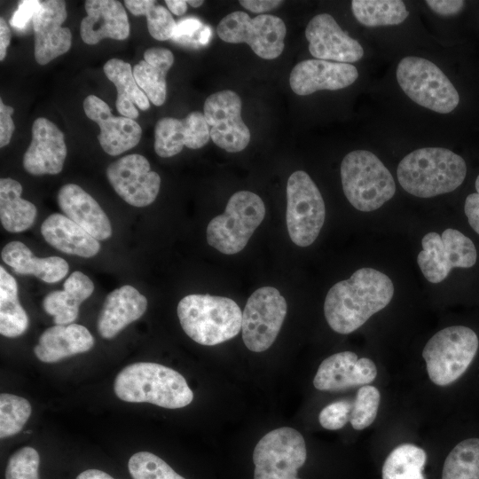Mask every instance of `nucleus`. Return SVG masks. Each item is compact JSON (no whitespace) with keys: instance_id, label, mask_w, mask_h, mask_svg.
<instances>
[{"instance_id":"1","label":"nucleus","mask_w":479,"mask_h":479,"mask_svg":"<svg viewBox=\"0 0 479 479\" xmlns=\"http://www.w3.org/2000/svg\"><path fill=\"white\" fill-rule=\"evenodd\" d=\"M394 294V285L383 272L365 267L349 279L334 284L328 291L324 313L329 326L348 334L384 309Z\"/></svg>"},{"instance_id":"2","label":"nucleus","mask_w":479,"mask_h":479,"mask_svg":"<svg viewBox=\"0 0 479 479\" xmlns=\"http://www.w3.org/2000/svg\"><path fill=\"white\" fill-rule=\"evenodd\" d=\"M397 179L408 193L431 198L457 189L467 175L464 159L443 147H423L404 156L398 164Z\"/></svg>"},{"instance_id":"3","label":"nucleus","mask_w":479,"mask_h":479,"mask_svg":"<svg viewBox=\"0 0 479 479\" xmlns=\"http://www.w3.org/2000/svg\"><path fill=\"white\" fill-rule=\"evenodd\" d=\"M114 392L125 402L149 403L168 409L185 407L193 399V393L182 374L152 362L124 367L115 378Z\"/></svg>"},{"instance_id":"4","label":"nucleus","mask_w":479,"mask_h":479,"mask_svg":"<svg viewBox=\"0 0 479 479\" xmlns=\"http://www.w3.org/2000/svg\"><path fill=\"white\" fill-rule=\"evenodd\" d=\"M177 316L185 333L201 345L220 344L241 329L242 311L228 297L188 294L178 302Z\"/></svg>"},{"instance_id":"5","label":"nucleus","mask_w":479,"mask_h":479,"mask_svg":"<svg viewBox=\"0 0 479 479\" xmlns=\"http://www.w3.org/2000/svg\"><path fill=\"white\" fill-rule=\"evenodd\" d=\"M343 192L357 210L378 209L396 192L395 180L381 161L372 152L349 153L341 164Z\"/></svg>"},{"instance_id":"6","label":"nucleus","mask_w":479,"mask_h":479,"mask_svg":"<svg viewBox=\"0 0 479 479\" xmlns=\"http://www.w3.org/2000/svg\"><path fill=\"white\" fill-rule=\"evenodd\" d=\"M478 346L476 334L467 326H452L435 334L422 351L430 381L438 386L457 381L475 358Z\"/></svg>"},{"instance_id":"7","label":"nucleus","mask_w":479,"mask_h":479,"mask_svg":"<svg viewBox=\"0 0 479 479\" xmlns=\"http://www.w3.org/2000/svg\"><path fill=\"white\" fill-rule=\"evenodd\" d=\"M265 216V206L257 194L249 191L233 193L222 215L207 227L208 243L225 255L240 252Z\"/></svg>"},{"instance_id":"8","label":"nucleus","mask_w":479,"mask_h":479,"mask_svg":"<svg viewBox=\"0 0 479 479\" xmlns=\"http://www.w3.org/2000/svg\"><path fill=\"white\" fill-rule=\"evenodd\" d=\"M403 91L415 103L439 114L453 111L459 95L443 71L428 59L407 56L396 71Z\"/></svg>"},{"instance_id":"9","label":"nucleus","mask_w":479,"mask_h":479,"mask_svg":"<svg viewBox=\"0 0 479 479\" xmlns=\"http://www.w3.org/2000/svg\"><path fill=\"white\" fill-rule=\"evenodd\" d=\"M287 226L291 240L308 247L318 238L325 222L322 195L310 176L297 170L287 184Z\"/></svg>"},{"instance_id":"10","label":"nucleus","mask_w":479,"mask_h":479,"mask_svg":"<svg viewBox=\"0 0 479 479\" xmlns=\"http://www.w3.org/2000/svg\"><path fill=\"white\" fill-rule=\"evenodd\" d=\"M306 458V444L300 432L288 427L271 430L254 449V479H301L297 472Z\"/></svg>"},{"instance_id":"11","label":"nucleus","mask_w":479,"mask_h":479,"mask_svg":"<svg viewBox=\"0 0 479 479\" xmlns=\"http://www.w3.org/2000/svg\"><path fill=\"white\" fill-rule=\"evenodd\" d=\"M216 31L226 43H245L258 57L274 59L284 50L287 27L278 16L260 14L251 18L245 12L236 11L221 20Z\"/></svg>"},{"instance_id":"12","label":"nucleus","mask_w":479,"mask_h":479,"mask_svg":"<svg viewBox=\"0 0 479 479\" xmlns=\"http://www.w3.org/2000/svg\"><path fill=\"white\" fill-rule=\"evenodd\" d=\"M422 250L417 263L428 281L440 283L453 268H470L476 262L473 241L455 229H446L442 235L430 232L421 240Z\"/></svg>"},{"instance_id":"13","label":"nucleus","mask_w":479,"mask_h":479,"mask_svg":"<svg viewBox=\"0 0 479 479\" xmlns=\"http://www.w3.org/2000/svg\"><path fill=\"white\" fill-rule=\"evenodd\" d=\"M287 310L286 299L277 288L256 289L242 312L241 332L246 347L254 352L269 349L281 329Z\"/></svg>"},{"instance_id":"14","label":"nucleus","mask_w":479,"mask_h":479,"mask_svg":"<svg viewBox=\"0 0 479 479\" xmlns=\"http://www.w3.org/2000/svg\"><path fill=\"white\" fill-rule=\"evenodd\" d=\"M241 99L233 90H224L208 96L203 114L212 141L229 153L244 150L251 138L250 130L241 118Z\"/></svg>"},{"instance_id":"15","label":"nucleus","mask_w":479,"mask_h":479,"mask_svg":"<svg viewBox=\"0 0 479 479\" xmlns=\"http://www.w3.org/2000/svg\"><path fill=\"white\" fill-rule=\"evenodd\" d=\"M106 177L115 192L137 208L152 204L161 187L159 174L152 171L148 160L137 153L112 162L106 169Z\"/></svg>"},{"instance_id":"16","label":"nucleus","mask_w":479,"mask_h":479,"mask_svg":"<svg viewBox=\"0 0 479 479\" xmlns=\"http://www.w3.org/2000/svg\"><path fill=\"white\" fill-rule=\"evenodd\" d=\"M67 17L65 1H41L32 18L35 35L34 55L38 64L46 65L69 51L72 34L68 27L61 26Z\"/></svg>"},{"instance_id":"17","label":"nucleus","mask_w":479,"mask_h":479,"mask_svg":"<svg viewBox=\"0 0 479 479\" xmlns=\"http://www.w3.org/2000/svg\"><path fill=\"white\" fill-rule=\"evenodd\" d=\"M305 36L309 51L317 59L349 64L364 55L358 41L349 36L328 13L314 16L306 27Z\"/></svg>"},{"instance_id":"18","label":"nucleus","mask_w":479,"mask_h":479,"mask_svg":"<svg viewBox=\"0 0 479 479\" xmlns=\"http://www.w3.org/2000/svg\"><path fill=\"white\" fill-rule=\"evenodd\" d=\"M87 117L100 128L98 136L102 149L109 155L116 156L136 146L141 138L140 125L133 119L114 116L109 106L100 98L89 95L83 100Z\"/></svg>"},{"instance_id":"19","label":"nucleus","mask_w":479,"mask_h":479,"mask_svg":"<svg viewBox=\"0 0 479 479\" xmlns=\"http://www.w3.org/2000/svg\"><path fill=\"white\" fill-rule=\"evenodd\" d=\"M31 130V143L23 156L25 170L35 176L59 174L67 153L63 132L44 117L35 120Z\"/></svg>"},{"instance_id":"20","label":"nucleus","mask_w":479,"mask_h":479,"mask_svg":"<svg viewBox=\"0 0 479 479\" xmlns=\"http://www.w3.org/2000/svg\"><path fill=\"white\" fill-rule=\"evenodd\" d=\"M357 77L358 71L351 64L314 59L295 65L290 73L289 84L295 94L306 96L321 90L346 88Z\"/></svg>"},{"instance_id":"21","label":"nucleus","mask_w":479,"mask_h":479,"mask_svg":"<svg viewBox=\"0 0 479 479\" xmlns=\"http://www.w3.org/2000/svg\"><path fill=\"white\" fill-rule=\"evenodd\" d=\"M377 375L375 364L367 357L358 358L351 351L335 353L322 361L313 380L318 390L338 391L365 386Z\"/></svg>"},{"instance_id":"22","label":"nucleus","mask_w":479,"mask_h":479,"mask_svg":"<svg viewBox=\"0 0 479 479\" xmlns=\"http://www.w3.org/2000/svg\"><path fill=\"white\" fill-rule=\"evenodd\" d=\"M209 129L204 114L191 112L184 119L163 117L154 129V151L162 158L179 153L184 146L199 149L209 140Z\"/></svg>"},{"instance_id":"23","label":"nucleus","mask_w":479,"mask_h":479,"mask_svg":"<svg viewBox=\"0 0 479 479\" xmlns=\"http://www.w3.org/2000/svg\"><path fill=\"white\" fill-rule=\"evenodd\" d=\"M87 15L82 20L80 35L90 45L102 39L124 40L130 35V23L123 5L115 0L85 1Z\"/></svg>"},{"instance_id":"24","label":"nucleus","mask_w":479,"mask_h":479,"mask_svg":"<svg viewBox=\"0 0 479 479\" xmlns=\"http://www.w3.org/2000/svg\"><path fill=\"white\" fill-rule=\"evenodd\" d=\"M58 203L63 213L98 240L112 236L108 216L82 187L75 184L64 185L58 192Z\"/></svg>"},{"instance_id":"25","label":"nucleus","mask_w":479,"mask_h":479,"mask_svg":"<svg viewBox=\"0 0 479 479\" xmlns=\"http://www.w3.org/2000/svg\"><path fill=\"white\" fill-rule=\"evenodd\" d=\"M147 308V299L137 288L125 285L106 296L98 315V332L104 339H113L130 323L140 318Z\"/></svg>"},{"instance_id":"26","label":"nucleus","mask_w":479,"mask_h":479,"mask_svg":"<svg viewBox=\"0 0 479 479\" xmlns=\"http://www.w3.org/2000/svg\"><path fill=\"white\" fill-rule=\"evenodd\" d=\"M94 338L83 326L55 325L46 329L34 348L36 357L44 363H55L65 357L90 350Z\"/></svg>"},{"instance_id":"27","label":"nucleus","mask_w":479,"mask_h":479,"mask_svg":"<svg viewBox=\"0 0 479 479\" xmlns=\"http://www.w3.org/2000/svg\"><path fill=\"white\" fill-rule=\"evenodd\" d=\"M41 233L47 243L68 255L90 258L100 249L98 240L59 213H53L44 219Z\"/></svg>"},{"instance_id":"28","label":"nucleus","mask_w":479,"mask_h":479,"mask_svg":"<svg viewBox=\"0 0 479 479\" xmlns=\"http://www.w3.org/2000/svg\"><path fill=\"white\" fill-rule=\"evenodd\" d=\"M63 290L48 294L43 306L46 313L53 316L55 325H69L77 318L79 307L94 291L91 279L81 271L72 272L63 285Z\"/></svg>"},{"instance_id":"29","label":"nucleus","mask_w":479,"mask_h":479,"mask_svg":"<svg viewBox=\"0 0 479 479\" xmlns=\"http://www.w3.org/2000/svg\"><path fill=\"white\" fill-rule=\"evenodd\" d=\"M2 260L12 270L23 275H34L46 283H56L68 272L67 261L59 256L36 257L22 242L7 243L1 252Z\"/></svg>"},{"instance_id":"30","label":"nucleus","mask_w":479,"mask_h":479,"mask_svg":"<svg viewBox=\"0 0 479 479\" xmlns=\"http://www.w3.org/2000/svg\"><path fill=\"white\" fill-rule=\"evenodd\" d=\"M174 63L173 53L161 47H152L144 53V59L133 67V75L150 102L160 106L167 96L166 76Z\"/></svg>"},{"instance_id":"31","label":"nucleus","mask_w":479,"mask_h":479,"mask_svg":"<svg viewBox=\"0 0 479 479\" xmlns=\"http://www.w3.org/2000/svg\"><path fill=\"white\" fill-rule=\"evenodd\" d=\"M103 68L106 77L116 87V108L122 116L134 120L138 117L136 106L142 111L150 107V100L137 83L130 63L111 59Z\"/></svg>"},{"instance_id":"32","label":"nucleus","mask_w":479,"mask_h":479,"mask_svg":"<svg viewBox=\"0 0 479 479\" xmlns=\"http://www.w3.org/2000/svg\"><path fill=\"white\" fill-rule=\"evenodd\" d=\"M22 186L12 178L0 179V220L10 232H21L32 226L37 209L30 201L21 198Z\"/></svg>"},{"instance_id":"33","label":"nucleus","mask_w":479,"mask_h":479,"mask_svg":"<svg viewBox=\"0 0 479 479\" xmlns=\"http://www.w3.org/2000/svg\"><path fill=\"white\" fill-rule=\"evenodd\" d=\"M28 326L27 315L18 298L16 279L0 266V334L14 338L23 334Z\"/></svg>"},{"instance_id":"34","label":"nucleus","mask_w":479,"mask_h":479,"mask_svg":"<svg viewBox=\"0 0 479 479\" xmlns=\"http://www.w3.org/2000/svg\"><path fill=\"white\" fill-rule=\"evenodd\" d=\"M351 10L358 22L371 27L397 25L409 15L401 0H353Z\"/></svg>"},{"instance_id":"35","label":"nucleus","mask_w":479,"mask_h":479,"mask_svg":"<svg viewBox=\"0 0 479 479\" xmlns=\"http://www.w3.org/2000/svg\"><path fill=\"white\" fill-rule=\"evenodd\" d=\"M427 460L426 452L414 444L397 446L386 458L382 479H425L423 469Z\"/></svg>"},{"instance_id":"36","label":"nucleus","mask_w":479,"mask_h":479,"mask_svg":"<svg viewBox=\"0 0 479 479\" xmlns=\"http://www.w3.org/2000/svg\"><path fill=\"white\" fill-rule=\"evenodd\" d=\"M442 479H479V438L465 439L450 452Z\"/></svg>"},{"instance_id":"37","label":"nucleus","mask_w":479,"mask_h":479,"mask_svg":"<svg viewBox=\"0 0 479 479\" xmlns=\"http://www.w3.org/2000/svg\"><path fill=\"white\" fill-rule=\"evenodd\" d=\"M152 0H125L127 9L135 16L145 15L149 34L158 41L174 37L177 23L170 12Z\"/></svg>"},{"instance_id":"38","label":"nucleus","mask_w":479,"mask_h":479,"mask_svg":"<svg viewBox=\"0 0 479 479\" xmlns=\"http://www.w3.org/2000/svg\"><path fill=\"white\" fill-rule=\"evenodd\" d=\"M29 402L19 396L0 395V437L5 438L21 431L31 414Z\"/></svg>"},{"instance_id":"39","label":"nucleus","mask_w":479,"mask_h":479,"mask_svg":"<svg viewBox=\"0 0 479 479\" xmlns=\"http://www.w3.org/2000/svg\"><path fill=\"white\" fill-rule=\"evenodd\" d=\"M128 467L133 479H185L160 457L148 452L132 455Z\"/></svg>"},{"instance_id":"40","label":"nucleus","mask_w":479,"mask_h":479,"mask_svg":"<svg viewBox=\"0 0 479 479\" xmlns=\"http://www.w3.org/2000/svg\"><path fill=\"white\" fill-rule=\"evenodd\" d=\"M381 401L377 388L365 385L358 389L353 401L349 422L353 428L362 430L375 420Z\"/></svg>"},{"instance_id":"41","label":"nucleus","mask_w":479,"mask_h":479,"mask_svg":"<svg viewBox=\"0 0 479 479\" xmlns=\"http://www.w3.org/2000/svg\"><path fill=\"white\" fill-rule=\"evenodd\" d=\"M40 457L32 447H23L13 453L7 464L5 479H39Z\"/></svg>"},{"instance_id":"42","label":"nucleus","mask_w":479,"mask_h":479,"mask_svg":"<svg viewBox=\"0 0 479 479\" xmlns=\"http://www.w3.org/2000/svg\"><path fill=\"white\" fill-rule=\"evenodd\" d=\"M353 401L342 399L333 402L322 409L318 415L320 425L329 430L342 428L349 421Z\"/></svg>"},{"instance_id":"43","label":"nucleus","mask_w":479,"mask_h":479,"mask_svg":"<svg viewBox=\"0 0 479 479\" xmlns=\"http://www.w3.org/2000/svg\"><path fill=\"white\" fill-rule=\"evenodd\" d=\"M40 3L41 1L38 0L20 1L17 10L10 20V24L16 28H24L28 20L33 18Z\"/></svg>"},{"instance_id":"44","label":"nucleus","mask_w":479,"mask_h":479,"mask_svg":"<svg viewBox=\"0 0 479 479\" xmlns=\"http://www.w3.org/2000/svg\"><path fill=\"white\" fill-rule=\"evenodd\" d=\"M13 108L0 100V146L7 145L12 138L15 126L12 118Z\"/></svg>"},{"instance_id":"45","label":"nucleus","mask_w":479,"mask_h":479,"mask_svg":"<svg viewBox=\"0 0 479 479\" xmlns=\"http://www.w3.org/2000/svg\"><path fill=\"white\" fill-rule=\"evenodd\" d=\"M476 192L467 196L464 210L472 229L479 234V175L475 183Z\"/></svg>"},{"instance_id":"46","label":"nucleus","mask_w":479,"mask_h":479,"mask_svg":"<svg viewBox=\"0 0 479 479\" xmlns=\"http://www.w3.org/2000/svg\"><path fill=\"white\" fill-rule=\"evenodd\" d=\"M428 6L436 13L442 16H451L459 13L464 7L460 0H427Z\"/></svg>"},{"instance_id":"47","label":"nucleus","mask_w":479,"mask_h":479,"mask_svg":"<svg viewBox=\"0 0 479 479\" xmlns=\"http://www.w3.org/2000/svg\"><path fill=\"white\" fill-rule=\"evenodd\" d=\"M283 1L280 0H240V5L255 13L270 12L279 6Z\"/></svg>"},{"instance_id":"48","label":"nucleus","mask_w":479,"mask_h":479,"mask_svg":"<svg viewBox=\"0 0 479 479\" xmlns=\"http://www.w3.org/2000/svg\"><path fill=\"white\" fill-rule=\"evenodd\" d=\"M202 27L201 22L196 18H186L177 24L174 39L183 36L192 37L193 35Z\"/></svg>"},{"instance_id":"49","label":"nucleus","mask_w":479,"mask_h":479,"mask_svg":"<svg viewBox=\"0 0 479 479\" xmlns=\"http://www.w3.org/2000/svg\"><path fill=\"white\" fill-rule=\"evenodd\" d=\"M11 41V30L4 18H0V60L6 56V50Z\"/></svg>"},{"instance_id":"50","label":"nucleus","mask_w":479,"mask_h":479,"mask_svg":"<svg viewBox=\"0 0 479 479\" xmlns=\"http://www.w3.org/2000/svg\"><path fill=\"white\" fill-rule=\"evenodd\" d=\"M169 11L177 16L183 15L187 10V1L184 0H166Z\"/></svg>"},{"instance_id":"51","label":"nucleus","mask_w":479,"mask_h":479,"mask_svg":"<svg viewBox=\"0 0 479 479\" xmlns=\"http://www.w3.org/2000/svg\"><path fill=\"white\" fill-rule=\"evenodd\" d=\"M76 479H114L110 475L98 469H87L82 472Z\"/></svg>"},{"instance_id":"52","label":"nucleus","mask_w":479,"mask_h":479,"mask_svg":"<svg viewBox=\"0 0 479 479\" xmlns=\"http://www.w3.org/2000/svg\"><path fill=\"white\" fill-rule=\"evenodd\" d=\"M211 36V28L208 26H204L198 35V41L200 44L205 45L209 42Z\"/></svg>"},{"instance_id":"53","label":"nucleus","mask_w":479,"mask_h":479,"mask_svg":"<svg viewBox=\"0 0 479 479\" xmlns=\"http://www.w3.org/2000/svg\"><path fill=\"white\" fill-rule=\"evenodd\" d=\"M204 2L202 0H188L187 4L193 8L202 5Z\"/></svg>"}]
</instances>
